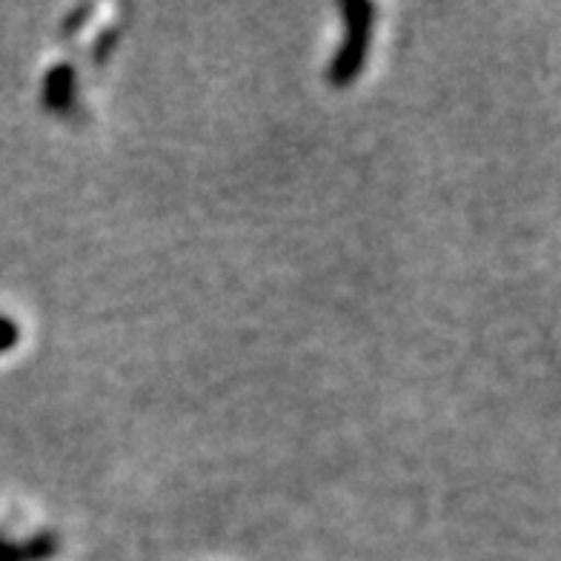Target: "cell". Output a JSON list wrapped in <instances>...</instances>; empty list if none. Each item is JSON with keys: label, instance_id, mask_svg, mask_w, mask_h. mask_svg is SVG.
<instances>
[{"label": "cell", "instance_id": "cell-5", "mask_svg": "<svg viewBox=\"0 0 561 561\" xmlns=\"http://www.w3.org/2000/svg\"><path fill=\"white\" fill-rule=\"evenodd\" d=\"M21 341V327L9 316H0V353H9Z\"/></svg>", "mask_w": 561, "mask_h": 561}, {"label": "cell", "instance_id": "cell-2", "mask_svg": "<svg viewBox=\"0 0 561 561\" xmlns=\"http://www.w3.org/2000/svg\"><path fill=\"white\" fill-rule=\"evenodd\" d=\"M75 83H78V72L72 64H55L44 78V106L49 112H69L75 104Z\"/></svg>", "mask_w": 561, "mask_h": 561}, {"label": "cell", "instance_id": "cell-6", "mask_svg": "<svg viewBox=\"0 0 561 561\" xmlns=\"http://www.w3.org/2000/svg\"><path fill=\"white\" fill-rule=\"evenodd\" d=\"M92 12H95V7H92V3H83V7H75L72 12H69L67 21H64V26H60V32H64V35H75V32L81 30L83 23H87L89 18H92Z\"/></svg>", "mask_w": 561, "mask_h": 561}, {"label": "cell", "instance_id": "cell-4", "mask_svg": "<svg viewBox=\"0 0 561 561\" xmlns=\"http://www.w3.org/2000/svg\"><path fill=\"white\" fill-rule=\"evenodd\" d=\"M118 30H104L101 35H98L95 41V49H92V58H95V64H106L112 55V49H115V44H118Z\"/></svg>", "mask_w": 561, "mask_h": 561}, {"label": "cell", "instance_id": "cell-3", "mask_svg": "<svg viewBox=\"0 0 561 561\" xmlns=\"http://www.w3.org/2000/svg\"><path fill=\"white\" fill-rule=\"evenodd\" d=\"M58 553L53 533H41L30 541H9L0 536V561H49Z\"/></svg>", "mask_w": 561, "mask_h": 561}, {"label": "cell", "instance_id": "cell-1", "mask_svg": "<svg viewBox=\"0 0 561 561\" xmlns=\"http://www.w3.org/2000/svg\"><path fill=\"white\" fill-rule=\"evenodd\" d=\"M341 15H344V44L335 53V58L327 67V83L335 89H344L362 78L364 64L369 55V41H373V18L376 7L369 0H344L341 3Z\"/></svg>", "mask_w": 561, "mask_h": 561}]
</instances>
